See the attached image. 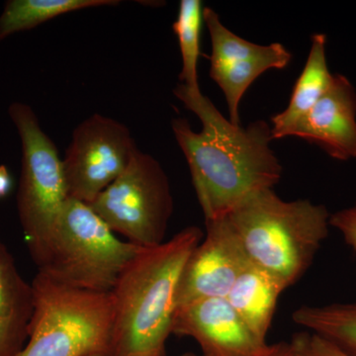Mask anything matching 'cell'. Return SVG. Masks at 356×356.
<instances>
[{
    "label": "cell",
    "mask_w": 356,
    "mask_h": 356,
    "mask_svg": "<svg viewBox=\"0 0 356 356\" xmlns=\"http://www.w3.org/2000/svg\"><path fill=\"white\" fill-rule=\"evenodd\" d=\"M8 114L19 135L22 149L18 216L34 261L50 238L69 199L63 159L29 105L14 102Z\"/></svg>",
    "instance_id": "6"
},
{
    "label": "cell",
    "mask_w": 356,
    "mask_h": 356,
    "mask_svg": "<svg viewBox=\"0 0 356 356\" xmlns=\"http://www.w3.org/2000/svg\"><path fill=\"white\" fill-rule=\"evenodd\" d=\"M205 224V238L194 248L182 271L177 309L199 300L226 298L250 264L224 218Z\"/></svg>",
    "instance_id": "10"
},
{
    "label": "cell",
    "mask_w": 356,
    "mask_h": 356,
    "mask_svg": "<svg viewBox=\"0 0 356 356\" xmlns=\"http://www.w3.org/2000/svg\"><path fill=\"white\" fill-rule=\"evenodd\" d=\"M283 356H315L307 350L298 336L293 337L290 343H283Z\"/></svg>",
    "instance_id": "21"
},
{
    "label": "cell",
    "mask_w": 356,
    "mask_h": 356,
    "mask_svg": "<svg viewBox=\"0 0 356 356\" xmlns=\"http://www.w3.org/2000/svg\"><path fill=\"white\" fill-rule=\"evenodd\" d=\"M34 311L32 283L21 276L15 259L0 241V356H17L28 339Z\"/></svg>",
    "instance_id": "13"
},
{
    "label": "cell",
    "mask_w": 356,
    "mask_h": 356,
    "mask_svg": "<svg viewBox=\"0 0 356 356\" xmlns=\"http://www.w3.org/2000/svg\"><path fill=\"white\" fill-rule=\"evenodd\" d=\"M172 334L193 339L202 356H268L275 346L257 339L226 298L179 307Z\"/></svg>",
    "instance_id": "11"
},
{
    "label": "cell",
    "mask_w": 356,
    "mask_h": 356,
    "mask_svg": "<svg viewBox=\"0 0 356 356\" xmlns=\"http://www.w3.org/2000/svg\"><path fill=\"white\" fill-rule=\"evenodd\" d=\"M92 356H105V355H92Z\"/></svg>",
    "instance_id": "24"
},
{
    "label": "cell",
    "mask_w": 356,
    "mask_h": 356,
    "mask_svg": "<svg viewBox=\"0 0 356 356\" xmlns=\"http://www.w3.org/2000/svg\"><path fill=\"white\" fill-rule=\"evenodd\" d=\"M331 227L337 229L344 242L356 252V201L350 207L331 215Z\"/></svg>",
    "instance_id": "19"
},
{
    "label": "cell",
    "mask_w": 356,
    "mask_h": 356,
    "mask_svg": "<svg viewBox=\"0 0 356 356\" xmlns=\"http://www.w3.org/2000/svg\"><path fill=\"white\" fill-rule=\"evenodd\" d=\"M327 35L317 33L312 36L308 58L295 83L289 104L286 109L271 117L273 140L287 138L293 127L331 88L334 74L327 65Z\"/></svg>",
    "instance_id": "14"
},
{
    "label": "cell",
    "mask_w": 356,
    "mask_h": 356,
    "mask_svg": "<svg viewBox=\"0 0 356 356\" xmlns=\"http://www.w3.org/2000/svg\"><path fill=\"white\" fill-rule=\"evenodd\" d=\"M189 226L156 247L143 248L111 290L114 318L108 356H165L185 264L202 241Z\"/></svg>",
    "instance_id": "2"
},
{
    "label": "cell",
    "mask_w": 356,
    "mask_h": 356,
    "mask_svg": "<svg viewBox=\"0 0 356 356\" xmlns=\"http://www.w3.org/2000/svg\"><path fill=\"white\" fill-rule=\"evenodd\" d=\"M138 149L127 126L91 115L74 129L63 159L69 198L92 202L120 177Z\"/></svg>",
    "instance_id": "8"
},
{
    "label": "cell",
    "mask_w": 356,
    "mask_h": 356,
    "mask_svg": "<svg viewBox=\"0 0 356 356\" xmlns=\"http://www.w3.org/2000/svg\"><path fill=\"white\" fill-rule=\"evenodd\" d=\"M13 182L6 165H0V199L6 198L13 191Z\"/></svg>",
    "instance_id": "22"
},
{
    "label": "cell",
    "mask_w": 356,
    "mask_h": 356,
    "mask_svg": "<svg viewBox=\"0 0 356 356\" xmlns=\"http://www.w3.org/2000/svg\"><path fill=\"white\" fill-rule=\"evenodd\" d=\"M88 205L115 234L143 248L165 242L173 213L165 170L153 156L140 149L120 177Z\"/></svg>",
    "instance_id": "7"
},
{
    "label": "cell",
    "mask_w": 356,
    "mask_h": 356,
    "mask_svg": "<svg viewBox=\"0 0 356 356\" xmlns=\"http://www.w3.org/2000/svg\"><path fill=\"white\" fill-rule=\"evenodd\" d=\"M288 137L317 145L337 161L356 159V89L350 79L334 74L331 88Z\"/></svg>",
    "instance_id": "12"
},
{
    "label": "cell",
    "mask_w": 356,
    "mask_h": 356,
    "mask_svg": "<svg viewBox=\"0 0 356 356\" xmlns=\"http://www.w3.org/2000/svg\"><path fill=\"white\" fill-rule=\"evenodd\" d=\"M203 21L212 48L209 76L224 93L229 120L241 125L240 104L248 89L267 70L286 69L292 54L280 43L259 44L241 38L210 7L203 9Z\"/></svg>",
    "instance_id": "9"
},
{
    "label": "cell",
    "mask_w": 356,
    "mask_h": 356,
    "mask_svg": "<svg viewBox=\"0 0 356 356\" xmlns=\"http://www.w3.org/2000/svg\"><path fill=\"white\" fill-rule=\"evenodd\" d=\"M173 93L202 123V130L195 132L186 119L175 118L172 128L205 221L226 216L245 199L280 181L283 168L270 147V124L257 120L243 128L222 115L202 92L193 95L179 83Z\"/></svg>",
    "instance_id": "1"
},
{
    "label": "cell",
    "mask_w": 356,
    "mask_h": 356,
    "mask_svg": "<svg viewBox=\"0 0 356 356\" xmlns=\"http://www.w3.org/2000/svg\"><path fill=\"white\" fill-rule=\"evenodd\" d=\"M284 290L280 281L250 262L226 299L250 331L266 341L278 299Z\"/></svg>",
    "instance_id": "15"
},
{
    "label": "cell",
    "mask_w": 356,
    "mask_h": 356,
    "mask_svg": "<svg viewBox=\"0 0 356 356\" xmlns=\"http://www.w3.org/2000/svg\"><path fill=\"white\" fill-rule=\"evenodd\" d=\"M295 324L356 356V300L346 303L301 306L293 312Z\"/></svg>",
    "instance_id": "16"
},
{
    "label": "cell",
    "mask_w": 356,
    "mask_h": 356,
    "mask_svg": "<svg viewBox=\"0 0 356 356\" xmlns=\"http://www.w3.org/2000/svg\"><path fill=\"white\" fill-rule=\"evenodd\" d=\"M302 343L306 346L307 350L315 356H350L344 351L339 350L327 339L311 334V332H301L297 334Z\"/></svg>",
    "instance_id": "20"
},
{
    "label": "cell",
    "mask_w": 356,
    "mask_h": 356,
    "mask_svg": "<svg viewBox=\"0 0 356 356\" xmlns=\"http://www.w3.org/2000/svg\"><path fill=\"white\" fill-rule=\"evenodd\" d=\"M119 0H8L0 14V42L34 29L58 16L93 7L117 6Z\"/></svg>",
    "instance_id": "17"
},
{
    "label": "cell",
    "mask_w": 356,
    "mask_h": 356,
    "mask_svg": "<svg viewBox=\"0 0 356 356\" xmlns=\"http://www.w3.org/2000/svg\"><path fill=\"white\" fill-rule=\"evenodd\" d=\"M180 356H202L195 355V353H184V355ZM268 356H283V343H277L274 346V350L273 353H270Z\"/></svg>",
    "instance_id": "23"
},
{
    "label": "cell",
    "mask_w": 356,
    "mask_h": 356,
    "mask_svg": "<svg viewBox=\"0 0 356 356\" xmlns=\"http://www.w3.org/2000/svg\"><path fill=\"white\" fill-rule=\"evenodd\" d=\"M143 248L119 240L88 204L67 199L53 233L34 259L54 280L96 292H111Z\"/></svg>",
    "instance_id": "5"
},
{
    "label": "cell",
    "mask_w": 356,
    "mask_h": 356,
    "mask_svg": "<svg viewBox=\"0 0 356 356\" xmlns=\"http://www.w3.org/2000/svg\"><path fill=\"white\" fill-rule=\"evenodd\" d=\"M27 343L17 356H108L113 329L110 292L70 286L38 271Z\"/></svg>",
    "instance_id": "4"
},
{
    "label": "cell",
    "mask_w": 356,
    "mask_h": 356,
    "mask_svg": "<svg viewBox=\"0 0 356 356\" xmlns=\"http://www.w3.org/2000/svg\"><path fill=\"white\" fill-rule=\"evenodd\" d=\"M203 9L200 0H181L177 20L172 25L181 54L180 84L188 92L194 95L201 92L198 79V64L201 54Z\"/></svg>",
    "instance_id": "18"
},
{
    "label": "cell",
    "mask_w": 356,
    "mask_h": 356,
    "mask_svg": "<svg viewBox=\"0 0 356 356\" xmlns=\"http://www.w3.org/2000/svg\"><path fill=\"white\" fill-rule=\"evenodd\" d=\"M331 213L308 199L285 201L273 189L245 199L224 216L248 261L285 288L305 274L329 236Z\"/></svg>",
    "instance_id": "3"
}]
</instances>
